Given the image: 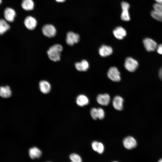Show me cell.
<instances>
[{
	"mask_svg": "<svg viewBox=\"0 0 162 162\" xmlns=\"http://www.w3.org/2000/svg\"><path fill=\"white\" fill-rule=\"evenodd\" d=\"M63 47L59 44H55L51 46L47 51L49 58L51 61L56 62L60 59L61 52Z\"/></svg>",
	"mask_w": 162,
	"mask_h": 162,
	"instance_id": "1",
	"label": "cell"
},
{
	"mask_svg": "<svg viewBox=\"0 0 162 162\" xmlns=\"http://www.w3.org/2000/svg\"><path fill=\"white\" fill-rule=\"evenodd\" d=\"M153 10L151 12L152 16L154 19L162 22V4L155 3L153 5Z\"/></svg>",
	"mask_w": 162,
	"mask_h": 162,
	"instance_id": "2",
	"label": "cell"
},
{
	"mask_svg": "<svg viewBox=\"0 0 162 162\" xmlns=\"http://www.w3.org/2000/svg\"><path fill=\"white\" fill-rule=\"evenodd\" d=\"M138 63L137 61L131 57H127L125 61L124 66L130 72L135 71L138 68Z\"/></svg>",
	"mask_w": 162,
	"mask_h": 162,
	"instance_id": "3",
	"label": "cell"
},
{
	"mask_svg": "<svg viewBox=\"0 0 162 162\" xmlns=\"http://www.w3.org/2000/svg\"><path fill=\"white\" fill-rule=\"evenodd\" d=\"M107 76L110 79L114 82H118L121 80L120 73L118 68L115 67H111L109 69Z\"/></svg>",
	"mask_w": 162,
	"mask_h": 162,
	"instance_id": "4",
	"label": "cell"
},
{
	"mask_svg": "<svg viewBox=\"0 0 162 162\" xmlns=\"http://www.w3.org/2000/svg\"><path fill=\"white\" fill-rule=\"evenodd\" d=\"M43 34L48 38L54 37L56 33V30L55 27L50 24H47L44 25L42 28Z\"/></svg>",
	"mask_w": 162,
	"mask_h": 162,
	"instance_id": "5",
	"label": "cell"
},
{
	"mask_svg": "<svg viewBox=\"0 0 162 162\" xmlns=\"http://www.w3.org/2000/svg\"><path fill=\"white\" fill-rule=\"evenodd\" d=\"M80 35L73 32H68L66 34V42L70 46H73L75 44L77 43L80 40Z\"/></svg>",
	"mask_w": 162,
	"mask_h": 162,
	"instance_id": "6",
	"label": "cell"
},
{
	"mask_svg": "<svg viewBox=\"0 0 162 162\" xmlns=\"http://www.w3.org/2000/svg\"><path fill=\"white\" fill-rule=\"evenodd\" d=\"M124 147L128 149H131L135 148L137 146V142L135 139L131 136L125 138L123 141Z\"/></svg>",
	"mask_w": 162,
	"mask_h": 162,
	"instance_id": "7",
	"label": "cell"
},
{
	"mask_svg": "<svg viewBox=\"0 0 162 162\" xmlns=\"http://www.w3.org/2000/svg\"><path fill=\"white\" fill-rule=\"evenodd\" d=\"M122 12L121 15V19L124 21H129L130 20V16L128 12L130 8V4L125 2H122L121 3Z\"/></svg>",
	"mask_w": 162,
	"mask_h": 162,
	"instance_id": "8",
	"label": "cell"
},
{
	"mask_svg": "<svg viewBox=\"0 0 162 162\" xmlns=\"http://www.w3.org/2000/svg\"><path fill=\"white\" fill-rule=\"evenodd\" d=\"M143 42L145 49L148 51H153L157 48L158 46L156 43L150 38L144 39Z\"/></svg>",
	"mask_w": 162,
	"mask_h": 162,
	"instance_id": "9",
	"label": "cell"
},
{
	"mask_svg": "<svg viewBox=\"0 0 162 162\" xmlns=\"http://www.w3.org/2000/svg\"><path fill=\"white\" fill-rule=\"evenodd\" d=\"M24 24L27 29L29 30H33L36 27L37 22L34 18L31 16H28L25 19Z\"/></svg>",
	"mask_w": 162,
	"mask_h": 162,
	"instance_id": "10",
	"label": "cell"
},
{
	"mask_svg": "<svg viewBox=\"0 0 162 162\" xmlns=\"http://www.w3.org/2000/svg\"><path fill=\"white\" fill-rule=\"evenodd\" d=\"M113 33L115 37L118 40L122 39L127 34L126 30L122 26L116 27L113 30Z\"/></svg>",
	"mask_w": 162,
	"mask_h": 162,
	"instance_id": "11",
	"label": "cell"
},
{
	"mask_svg": "<svg viewBox=\"0 0 162 162\" xmlns=\"http://www.w3.org/2000/svg\"><path fill=\"white\" fill-rule=\"evenodd\" d=\"M16 15L15 11L12 8H6L4 12L5 19L7 21L13 22Z\"/></svg>",
	"mask_w": 162,
	"mask_h": 162,
	"instance_id": "12",
	"label": "cell"
},
{
	"mask_svg": "<svg viewBox=\"0 0 162 162\" xmlns=\"http://www.w3.org/2000/svg\"><path fill=\"white\" fill-rule=\"evenodd\" d=\"M28 155L30 158L32 159H38L41 156L42 152L38 148L33 147L29 148Z\"/></svg>",
	"mask_w": 162,
	"mask_h": 162,
	"instance_id": "13",
	"label": "cell"
},
{
	"mask_svg": "<svg viewBox=\"0 0 162 162\" xmlns=\"http://www.w3.org/2000/svg\"><path fill=\"white\" fill-rule=\"evenodd\" d=\"M98 52L101 56L105 57L111 55L112 53L113 50L110 46L103 45L99 48Z\"/></svg>",
	"mask_w": 162,
	"mask_h": 162,
	"instance_id": "14",
	"label": "cell"
},
{
	"mask_svg": "<svg viewBox=\"0 0 162 162\" xmlns=\"http://www.w3.org/2000/svg\"><path fill=\"white\" fill-rule=\"evenodd\" d=\"M97 101L100 104L103 106H107L110 101V95L107 94H99L97 97Z\"/></svg>",
	"mask_w": 162,
	"mask_h": 162,
	"instance_id": "15",
	"label": "cell"
},
{
	"mask_svg": "<svg viewBox=\"0 0 162 162\" xmlns=\"http://www.w3.org/2000/svg\"><path fill=\"white\" fill-rule=\"evenodd\" d=\"M123 102L124 100L122 97L116 96L114 97L112 100L113 106L116 110H121L123 108Z\"/></svg>",
	"mask_w": 162,
	"mask_h": 162,
	"instance_id": "16",
	"label": "cell"
},
{
	"mask_svg": "<svg viewBox=\"0 0 162 162\" xmlns=\"http://www.w3.org/2000/svg\"><path fill=\"white\" fill-rule=\"evenodd\" d=\"M39 87L40 91L44 94L49 93L51 89L50 84L48 81L44 80L40 81Z\"/></svg>",
	"mask_w": 162,
	"mask_h": 162,
	"instance_id": "17",
	"label": "cell"
},
{
	"mask_svg": "<svg viewBox=\"0 0 162 162\" xmlns=\"http://www.w3.org/2000/svg\"><path fill=\"white\" fill-rule=\"evenodd\" d=\"M75 67L77 70L80 71H85L88 70L89 67V64L87 61L82 60L80 62L75 63Z\"/></svg>",
	"mask_w": 162,
	"mask_h": 162,
	"instance_id": "18",
	"label": "cell"
},
{
	"mask_svg": "<svg viewBox=\"0 0 162 162\" xmlns=\"http://www.w3.org/2000/svg\"><path fill=\"white\" fill-rule=\"evenodd\" d=\"M11 91L8 86L0 87V96L2 98H9L11 96Z\"/></svg>",
	"mask_w": 162,
	"mask_h": 162,
	"instance_id": "19",
	"label": "cell"
},
{
	"mask_svg": "<svg viewBox=\"0 0 162 162\" xmlns=\"http://www.w3.org/2000/svg\"><path fill=\"white\" fill-rule=\"evenodd\" d=\"M93 149L100 154H102L104 151V146L101 142L94 141L92 143Z\"/></svg>",
	"mask_w": 162,
	"mask_h": 162,
	"instance_id": "20",
	"label": "cell"
},
{
	"mask_svg": "<svg viewBox=\"0 0 162 162\" xmlns=\"http://www.w3.org/2000/svg\"><path fill=\"white\" fill-rule=\"evenodd\" d=\"M76 102L79 106H83L87 105L88 104L89 100L86 96L83 94H80L77 97Z\"/></svg>",
	"mask_w": 162,
	"mask_h": 162,
	"instance_id": "21",
	"label": "cell"
},
{
	"mask_svg": "<svg viewBox=\"0 0 162 162\" xmlns=\"http://www.w3.org/2000/svg\"><path fill=\"white\" fill-rule=\"evenodd\" d=\"M21 6L24 10L30 11L33 9L34 4L32 0H23L22 2Z\"/></svg>",
	"mask_w": 162,
	"mask_h": 162,
	"instance_id": "22",
	"label": "cell"
},
{
	"mask_svg": "<svg viewBox=\"0 0 162 162\" xmlns=\"http://www.w3.org/2000/svg\"><path fill=\"white\" fill-rule=\"evenodd\" d=\"M10 28V25L5 20L0 19V35L4 34Z\"/></svg>",
	"mask_w": 162,
	"mask_h": 162,
	"instance_id": "23",
	"label": "cell"
},
{
	"mask_svg": "<svg viewBox=\"0 0 162 162\" xmlns=\"http://www.w3.org/2000/svg\"><path fill=\"white\" fill-rule=\"evenodd\" d=\"M69 158L71 162H82L81 157L76 153L70 154L69 155Z\"/></svg>",
	"mask_w": 162,
	"mask_h": 162,
	"instance_id": "24",
	"label": "cell"
},
{
	"mask_svg": "<svg viewBox=\"0 0 162 162\" xmlns=\"http://www.w3.org/2000/svg\"><path fill=\"white\" fill-rule=\"evenodd\" d=\"M90 114L92 118L94 120H96L98 117V109L95 108H92L90 110Z\"/></svg>",
	"mask_w": 162,
	"mask_h": 162,
	"instance_id": "25",
	"label": "cell"
},
{
	"mask_svg": "<svg viewBox=\"0 0 162 162\" xmlns=\"http://www.w3.org/2000/svg\"><path fill=\"white\" fill-rule=\"evenodd\" d=\"M98 117L100 119H103L105 116L104 110L101 108H98Z\"/></svg>",
	"mask_w": 162,
	"mask_h": 162,
	"instance_id": "26",
	"label": "cell"
},
{
	"mask_svg": "<svg viewBox=\"0 0 162 162\" xmlns=\"http://www.w3.org/2000/svg\"><path fill=\"white\" fill-rule=\"evenodd\" d=\"M157 49L158 53L162 55V44H160L158 46Z\"/></svg>",
	"mask_w": 162,
	"mask_h": 162,
	"instance_id": "27",
	"label": "cell"
},
{
	"mask_svg": "<svg viewBox=\"0 0 162 162\" xmlns=\"http://www.w3.org/2000/svg\"><path fill=\"white\" fill-rule=\"evenodd\" d=\"M159 75L160 78L162 80V67L159 70Z\"/></svg>",
	"mask_w": 162,
	"mask_h": 162,
	"instance_id": "28",
	"label": "cell"
},
{
	"mask_svg": "<svg viewBox=\"0 0 162 162\" xmlns=\"http://www.w3.org/2000/svg\"><path fill=\"white\" fill-rule=\"evenodd\" d=\"M157 3L162 4V0H154Z\"/></svg>",
	"mask_w": 162,
	"mask_h": 162,
	"instance_id": "29",
	"label": "cell"
},
{
	"mask_svg": "<svg viewBox=\"0 0 162 162\" xmlns=\"http://www.w3.org/2000/svg\"><path fill=\"white\" fill-rule=\"evenodd\" d=\"M56 1L58 2H64L65 0H56Z\"/></svg>",
	"mask_w": 162,
	"mask_h": 162,
	"instance_id": "30",
	"label": "cell"
},
{
	"mask_svg": "<svg viewBox=\"0 0 162 162\" xmlns=\"http://www.w3.org/2000/svg\"><path fill=\"white\" fill-rule=\"evenodd\" d=\"M158 162H162V158L159 159Z\"/></svg>",
	"mask_w": 162,
	"mask_h": 162,
	"instance_id": "31",
	"label": "cell"
},
{
	"mask_svg": "<svg viewBox=\"0 0 162 162\" xmlns=\"http://www.w3.org/2000/svg\"><path fill=\"white\" fill-rule=\"evenodd\" d=\"M2 0H0V4L2 3Z\"/></svg>",
	"mask_w": 162,
	"mask_h": 162,
	"instance_id": "32",
	"label": "cell"
},
{
	"mask_svg": "<svg viewBox=\"0 0 162 162\" xmlns=\"http://www.w3.org/2000/svg\"><path fill=\"white\" fill-rule=\"evenodd\" d=\"M112 162H118L117 161H112Z\"/></svg>",
	"mask_w": 162,
	"mask_h": 162,
	"instance_id": "33",
	"label": "cell"
},
{
	"mask_svg": "<svg viewBox=\"0 0 162 162\" xmlns=\"http://www.w3.org/2000/svg\"><path fill=\"white\" fill-rule=\"evenodd\" d=\"M51 162L48 161V162Z\"/></svg>",
	"mask_w": 162,
	"mask_h": 162,
	"instance_id": "34",
	"label": "cell"
},
{
	"mask_svg": "<svg viewBox=\"0 0 162 162\" xmlns=\"http://www.w3.org/2000/svg\"><path fill=\"white\" fill-rule=\"evenodd\" d=\"M70 162H71V161H70Z\"/></svg>",
	"mask_w": 162,
	"mask_h": 162,
	"instance_id": "35",
	"label": "cell"
}]
</instances>
